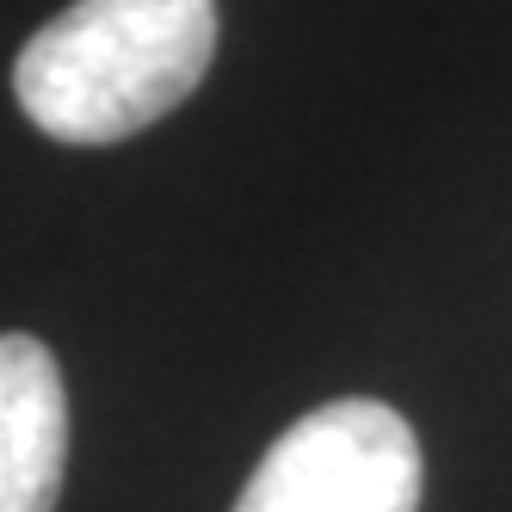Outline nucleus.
<instances>
[{"label": "nucleus", "mask_w": 512, "mask_h": 512, "mask_svg": "<svg viewBox=\"0 0 512 512\" xmlns=\"http://www.w3.org/2000/svg\"><path fill=\"white\" fill-rule=\"evenodd\" d=\"M235 512H420V438L371 395L327 401L272 438Z\"/></svg>", "instance_id": "nucleus-2"}, {"label": "nucleus", "mask_w": 512, "mask_h": 512, "mask_svg": "<svg viewBox=\"0 0 512 512\" xmlns=\"http://www.w3.org/2000/svg\"><path fill=\"white\" fill-rule=\"evenodd\" d=\"M68 395L44 340L0 334V512H56Z\"/></svg>", "instance_id": "nucleus-3"}, {"label": "nucleus", "mask_w": 512, "mask_h": 512, "mask_svg": "<svg viewBox=\"0 0 512 512\" xmlns=\"http://www.w3.org/2000/svg\"><path fill=\"white\" fill-rule=\"evenodd\" d=\"M216 0H75L13 62L25 118L56 142H124L210 75Z\"/></svg>", "instance_id": "nucleus-1"}]
</instances>
